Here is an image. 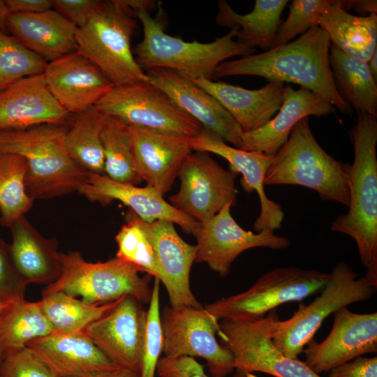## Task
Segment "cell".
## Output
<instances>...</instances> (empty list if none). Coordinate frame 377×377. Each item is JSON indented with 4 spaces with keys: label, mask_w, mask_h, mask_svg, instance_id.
Masks as SVG:
<instances>
[{
    "label": "cell",
    "mask_w": 377,
    "mask_h": 377,
    "mask_svg": "<svg viewBox=\"0 0 377 377\" xmlns=\"http://www.w3.org/2000/svg\"><path fill=\"white\" fill-rule=\"evenodd\" d=\"M331 45L327 33L319 26H314L292 42L260 54L221 63L212 79L253 75L269 82L295 83L347 113L350 107L339 94L332 76Z\"/></svg>",
    "instance_id": "6da1fadb"
},
{
    "label": "cell",
    "mask_w": 377,
    "mask_h": 377,
    "mask_svg": "<svg viewBox=\"0 0 377 377\" xmlns=\"http://www.w3.org/2000/svg\"><path fill=\"white\" fill-rule=\"evenodd\" d=\"M155 17L140 11L135 14L143 29V38L135 48V58L145 71L154 68L172 70L190 79L212 80L217 66L234 57H244L255 51L237 40L238 27L209 43L185 41L165 32L167 16L158 1Z\"/></svg>",
    "instance_id": "7a4b0ae2"
},
{
    "label": "cell",
    "mask_w": 377,
    "mask_h": 377,
    "mask_svg": "<svg viewBox=\"0 0 377 377\" xmlns=\"http://www.w3.org/2000/svg\"><path fill=\"white\" fill-rule=\"evenodd\" d=\"M66 126L40 124L0 129V153L17 154L27 165L26 188L34 200H46L79 191L88 173L70 156Z\"/></svg>",
    "instance_id": "3957f363"
},
{
    "label": "cell",
    "mask_w": 377,
    "mask_h": 377,
    "mask_svg": "<svg viewBox=\"0 0 377 377\" xmlns=\"http://www.w3.org/2000/svg\"><path fill=\"white\" fill-rule=\"evenodd\" d=\"M354 161L350 171L348 212L339 215L331 230L353 238L362 264L377 265V119L359 112L350 130Z\"/></svg>",
    "instance_id": "277c9868"
},
{
    "label": "cell",
    "mask_w": 377,
    "mask_h": 377,
    "mask_svg": "<svg viewBox=\"0 0 377 377\" xmlns=\"http://www.w3.org/2000/svg\"><path fill=\"white\" fill-rule=\"evenodd\" d=\"M350 165L336 160L316 141L309 117L293 128L274 155L265 185L290 184L314 190L323 200L350 204Z\"/></svg>",
    "instance_id": "5b68a950"
},
{
    "label": "cell",
    "mask_w": 377,
    "mask_h": 377,
    "mask_svg": "<svg viewBox=\"0 0 377 377\" xmlns=\"http://www.w3.org/2000/svg\"><path fill=\"white\" fill-rule=\"evenodd\" d=\"M137 28L135 15L121 0H101L87 23L77 30V50L115 87L148 81L131 49Z\"/></svg>",
    "instance_id": "8992f818"
},
{
    "label": "cell",
    "mask_w": 377,
    "mask_h": 377,
    "mask_svg": "<svg viewBox=\"0 0 377 377\" xmlns=\"http://www.w3.org/2000/svg\"><path fill=\"white\" fill-rule=\"evenodd\" d=\"M61 272L41 294L61 292L90 304H106L131 295L149 304L152 288L147 277H141L133 265L119 258L105 262L84 260L77 251L60 253Z\"/></svg>",
    "instance_id": "52a82bcc"
},
{
    "label": "cell",
    "mask_w": 377,
    "mask_h": 377,
    "mask_svg": "<svg viewBox=\"0 0 377 377\" xmlns=\"http://www.w3.org/2000/svg\"><path fill=\"white\" fill-rule=\"evenodd\" d=\"M357 276L347 263L338 262L319 296L308 305L301 303L290 318L276 322L272 334L275 346L287 357L297 358L327 316L352 303L371 298L377 283Z\"/></svg>",
    "instance_id": "ba28073f"
},
{
    "label": "cell",
    "mask_w": 377,
    "mask_h": 377,
    "mask_svg": "<svg viewBox=\"0 0 377 377\" xmlns=\"http://www.w3.org/2000/svg\"><path fill=\"white\" fill-rule=\"evenodd\" d=\"M330 273L294 266L278 267L261 276L248 290L207 304L217 319L256 320L279 305L299 302L325 286Z\"/></svg>",
    "instance_id": "9c48e42d"
},
{
    "label": "cell",
    "mask_w": 377,
    "mask_h": 377,
    "mask_svg": "<svg viewBox=\"0 0 377 377\" xmlns=\"http://www.w3.org/2000/svg\"><path fill=\"white\" fill-rule=\"evenodd\" d=\"M279 320L276 309L256 320L222 319L217 335L234 359L233 377L261 372L275 377H321L302 361L287 357L274 344L272 334Z\"/></svg>",
    "instance_id": "30bf717a"
},
{
    "label": "cell",
    "mask_w": 377,
    "mask_h": 377,
    "mask_svg": "<svg viewBox=\"0 0 377 377\" xmlns=\"http://www.w3.org/2000/svg\"><path fill=\"white\" fill-rule=\"evenodd\" d=\"M130 126L191 138L202 126L148 81L114 86L95 105Z\"/></svg>",
    "instance_id": "8fae6325"
},
{
    "label": "cell",
    "mask_w": 377,
    "mask_h": 377,
    "mask_svg": "<svg viewBox=\"0 0 377 377\" xmlns=\"http://www.w3.org/2000/svg\"><path fill=\"white\" fill-rule=\"evenodd\" d=\"M161 319L164 357H202L206 360L212 377H226L234 371L232 353L216 338L219 319L205 308L165 306Z\"/></svg>",
    "instance_id": "7c38bea8"
},
{
    "label": "cell",
    "mask_w": 377,
    "mask_h": 377,
    "mask_svg": "<svg viewBox=\"0 0 377 377\" xmlns=\"http://www.w3.org/2000/svg\"><path fill=\"white\" fill-rule=\"evenodd\" d=\"M237 175L223 168L209 153L191 151L179 169L180 188L169 198L171 205L198 222L207 221L226 204H235Z\"/></svg>",
    "instance_id": "4fadbf2b"
},
{
    "label": "cell",
    "mask_w": 377,
    "mask_h": 377,
    "mask_svg": "<svg viewBox=\"0 0 377 377\" xmlns=\"http://www.w3.org/2000/svg\"><path fill=\"white\" fill-rule=\"evenodd\" d=\"M226 204L210 219L199 222L193 235L197 240L196 263H206L209 268L224 277L230 273L232 263L243 251L255 247L285 249L290 242L286 237L263 230L253 233L243 229L232 218Z\"/></svg>",
    "instance_id": "5bb4252c"
},
{
    "label": "cell",
    "mask_w": 377,
    "mask_h": 377,
    "mask_svg": "<svg viewBox=\"0 0 377 377\" xmlns=\"http://www.w3.org/2000/svg\"><path fill=\"white\" fill-rule=\"evenodd\" d=\"M146 317L142 303L124 295L84 332L115 365L140 376Z\"/></svg>",
    "instance_id": "9a60e30c"
},
{
    "label": "cell",
    "mask_w": 377,
    "mask_h": 377,
    "mask_svg": "<svg viewBox=\"0 0 377 377\" xmlns=\"http://www.w3.org/2000/svg\"><path fill=\"white\" fill-rule=\"evenodd\" d=\"M304 348V362L320 375L334 367L377 351V313H357L342 307L334 313L328 336L320 343L311 339Z\"/></svg>",
    "instance_id": "2e32d148"
},
{
    "label": "cell",
    "mask_w": 377,
    "mask_h": 377,
    "mask_svg": "<svg viewBox=\"0 0 377 377\" xmlns=\"http://www.w3.org/2000/svg\"><path fill=\"white\" fill-rule=\"evenodd\" d=\"M126 216L134 220L150 241L156 256L159 281L168 294L170 306L202 308L191 290L190 271L197 246L186 242L177 232L174 223L157 220L147 223L128 209Z\"/></svg>",
    "instance_id": "e0dca14e"
},
{
    "label": "cell",
    "mask_w": 377,
    "mask_h": 377,
    "mask_svg": "<svg viewBox=\"0 0 377 377\" xmlns=\"http://www.w3.org/2000/svg\"><path fill=\"white\" fill-rule=\"evenodd\" d=\"M148 82L165 94L202 128L224 142L241 149L243 131L228 112L191 80L172 70L154 68L145 72Z\"/></svg>",
    "instance_id": "ac0fdd59"
},
{
    "label": "cell",
    "mask_w": 377,
    "mask_h": 377,
    "mask_svg": "<svg viewBox=\"0 0 377 377\" xmlns=\"http://www.w3.org/2000/svg\"><path fill=\"white\" fill-rule=\"evenodd\" d=\"M192 150L217 154L229 163V168L242 175L240 184L247 193L256 191L260 202V212L253 224L257 232H274L281 226L284 218L280 205L269 199L264 189L266 172L274 156L258 151H245L226 144L215 133L202 128L190 139Z\"/></svg>",
    "instance_id": "d6986e66"
},
{
    "label": "cell",
    "mask_w": 377,
    "mask_h": 377,
    "mask_svg": "<svg viewBox=\"0 0 377 377\" xmlns=\"http://www.w3.org/2000/svg\"><path fill=\"white\" fill-rule=\"evenodd\" d=\"M43 74L50 93L70 114L95 106L114 87L102 71L77 50L48 62Z\"/></svg>",
    "instance_id": "ffe728a7"
},
{
    "label": "cell",
    "mask_w": 377,
    "mask_h": 377,
    "mask_svg": "<svg viewBox=\"0 0 377 377\" xmlns=\"http://www.w3.org/2000/svg\"><path fill=\"white\" fill-rule=\"evenodd\" d=\"M78 193L89 201L103 205L119 200L145 222L168 221L179 226L186 233L193 235L199 224L166 202L156 189L147 185L138 187L114 181L105 175L89 172Z\"/></svg>",
    "instance_id": "44dd1931"
},
{
    "label": "cell",
    "mask_w": 377,
    "mask_h": 377,
    "mask_svg": "<svg viewBox=\"0 0 377 377\" xmlns=\"http://www.w3.org/2000/svg\"><path fill=\"white\" fill-rule=\"evenodd\" d=\"M69 116L49 91L43 73L21 79L0 91V129L66 126Z\"/></svg>",
    "instance_id": "7402d4cb"
},
{
    "label": "cell",
    "mask_w": 377,
    "mask_h": 377,
    "mask_svg": "<svg viewBox=\"0 0 377 377\" xmlns=\"http://www.w3.org/2000/svg\"><path fill=\"white\" fill-rule=\"evenodd\" d=\"M138 173L163 196L175 182L186 156L193 151L189 138L130 126Z\"/></svg>",
    "instance_id": "603a6c76"
},
{
    "label": "cell",
    "mask_w": 377,
    "mask_h": 377,
    "mask_svg": "<svg viewBox=\"0 0 377 377\" xmlns=\"http://www.w3.org/2000/svg\"><path fill=\"white\" fill-rule=\"evenodd\" d=\"M27 346L57 377H83L119 368L84 331L75 333L54 332L30 341Z\"/></svg>",
    "instance_id": "cb8c5ba5"
},
{
    "label": "cell",
    "mask_w": 377,
    "mask_h": 377,
    "mask_svg": "<svg viewBox=\"0 0 377 377\" xmlns=\"http://www.w3.org/2000/svg\"><path fill=\"white\" fill-rule=\"evenodd\" d=\"M278 114L262 127L243 132L241 149L274 156L286 143L295 126L309 116H325L336 108L311 91L300 87H284Z\"/></svg>",
    "instance_id": "d4e9b609"
},
{
    "label": "cell",
    "mask_w": 377,
    "mask_h": 377,
    "mask_svg": "<svg viewBox=\"0 0 377 377\" xmlns=\"http://www.w3.org/2000/svg\"><path fill=\"white\" fill-rule=\"evenodd\" d=\"M6 27L12 36L47 63L77 49V28L54 8L9 13Z\"/></svg>",
    "instance_id": "484cf974"
},
{
    "label": "cell",
    "mask_w": 377,
    "mask_h": 377,
    "mask_svg": "<svg viewBox=\"0 0 377 377\" xmlns=\"http://www.w3.org/2000/svg\"><path fill=\"white\" fill-rule=\"evenodd\" d=\"M192 81L214 97L243 132L258 129L272 119L281 105L285 87L283 83L269 82L262 88L251 90L203 77Z\"/></svg>",
    "instance_id": "4316f807"
},
{
    "label": "cell",
    "mask_w": 377,
    "mask_h": 377,
    "mask_svg": "<svg viewBox=\"0 0 377 377\" xmlns=\"http://www.w3.org/2000/svg\"><path fill=\"white\" fill-rule=\"evenodd\" d=\"M12 240L10 257L17 272L27 284L54 282L61 264L58 241L43 237L24 217L10 228Z\"/></svg>",
    "instance_id": "83f0119b"
},
{
    "label": "cell",
    "mask_w": 377,
    "mask_h": 377,
    "mask_svg": "<svg viewBox=\"0 0 377 377\" xmlns=\"http://www.w3.org/2000/svg\"><path fill=\"white\" fill-rule=\"evenodd\" d=\"M342 4V0H334L322 14L318 26L343 53L368 62L377 50V14L354 15L344 10Z\"/></svg>",
    "instance_id": "f1b7e54d"
},
{
    "label": "cell",
    "mask_w": 377,
    "mask_h": 377,
    "mask_svg": "<svg viewBox=\"0 0 377 377\" xmlns=\"http://www.w3.org/2000/svg\"><path fill=\"white\" fill-rule=\"evenodd\" d=\"M288 0H256L253 9L246 14L235 12L225 0L218 2L216 23L230 29L237 27L236 38L242 44L267 51L272 48L280 25L281 13Z\"/></svg>",
    "instance_id": "f546056e"
},
{
    "label": "cell",
    "mask_w": 377,
    "mask_h": 377,
    "mask_svg": "<svg viewBox=\"0 0 377 377\" xmlns=\"http://www.w3.org/2000/svg\"><path fill=\"white\" fill-rule=\"evenodd\" d=\"M330 64L341 97L359 112L377 117V81L368 63L350 57L332 45Z\"/></svg>",
    "instance_id": "4dcf8cb0"
},
{
    "label": "cell",
    "mask_w": 377,
    "mask_h": 377,
    "mask_svg": "<svg viewBox=\"0 0 377 377\" xmlns=\"http://www.w3.org/2000/svg\"><path fill=\"white\" fill-rule=\"evenodd\" d=\"M107 115L94 106L76 114L66 126L65 145L71 158L89 172L104 174L101 131Z\"/></svg>",
    "instance_id": "1f68e13d"
},
{
    "label": "cell",
    "mask_w": 377,
    "mask_h": 377,
    "mask_svg": "<svg viewBox=\"0 0 377 377\" xmlns=\"http://www.w3.org/2000/svg\"><path fill=\"white\" fill-rule=\"evenodd\" d=\"M53 332L40 300H14L0 319V346L5 352L25 347Z\"/></svg>",
    "instance_id": "d6a6232c"
},
{
    "label": "cell",
    "mask_w": 377,
    "mask_h": 377,
    "mask_svg": "<svg viewBox=\"0 0 377 377\" xmlns=\"http://www.w3.org/2000/svg\"><path fill=\"white\" fill-rule=\"evenodd\" d=\"M120 299L101 305L90 304L77 297L56 292L42 295L40 301L54 332L75 333L84 331L88 325L109 312Z\"/></svg>",
    "instance_id": "836d02e7"
},
{
    "label": "cell",
    "mask_w": 377,
    "mask_h": 377,
    "mask_svg": "<svg viewBox=\"0 0 377 377\" xmlns=\"http://www.w3.org/2000/svg\"><path fill=\"white\" fill-rule=\"evenodd\" d=\"M104 174L111 179L136 186L142 181L135 163L129 126L108 116L101 131Z\"/></svg>",
    "instance_id": "e575fe53"
},
{
    "label": "cell",
    "mask_w": 377,
    "mask_h": 377,
    "mask_svg": "<svg viewBox=\"0 0 377 377\" xmlns=\"http://www.w3.org/2000/svg\"><path fill=\"white\" fill-rule=\"evenodd\" d=\"M27 165L17 154L0 153V223L10 228L31 208L26 188Z\"/></svg>",
    "instance_id": "d590c367"
},
{
    "label": "cell",
    "mask_w": 377,
    "mask_h": 377,
    "mask_svg": "<svg viewBox=\"0 0 377 377\" xmlns=\"http://www.w3.org/2000/svg\"><path fill=\"white\" fill-rule=\"evenodd\" d=\"M47 62L0 30V91L27 77L41 74Z\"/></svg>",
    "instance_id": "8d00e7d4"
},
{
    "label": "cell",
    "mask_w": 377,
    "mask_h": 377,
    "mask_svg": "<svg viewBox=\"0 0 377 377\" xmlns=\"http://www.w3.org/2000/svg\"><path fill=\"white\" fill-rule=\"evenodd\" d=\"M126 221L115 236L118 247L116 257L159 279L154 250L147 236L138 224L126 215Z\"/></svg>",
    "instance_id": "74e56055"
},
{
    "label": "cell",
    "mask_w": 377,
    "mask_h": 377,
    "mask_svg": "<svg viewBox=\"0 0 377 377\" xmlns=\"http://www.w3.org/2000/svg\"><path fill=\"white\" fill-rule=\"evenodd\" d=\"M159 279L154 278L146 324L140 377H155L156 367L163 350V332L159 305Z\"/></svg>",
    "instance_id": "f35d334b"
},
{
    "label": "cell",
    "mask_w": 377,
    "mask_h": 377,
    "mask_svg": "<svg viewBox=\"0 0 377 377\" xmlns=\"http://www.w3.org/2000/svg\"><path fill=\"white\" fill-rule=\"evenodd\" d=\"M334 0H294L287 19L280 24L272 48L289 43L298 34H302L318 22L324 11Z\"/></svg>",
    "instance_id": "ab89813d"
},
{
    "label": "cell",
    "mask_w": 377,
    "mask_h": 377,
    "mask_svg": "<svg viewBox=\"0 0 377 377\" xmlns=\"http://www.w3.org/2000/svg\"><path fill=\"white\" fill-rule=\"evenodd\" d=\"M0 377H57L27 346L6 351Z\"/></svg>",
    "instance_id": "60d3db41"
},
{
    "label": "cell",
    "mask_w": 377,
    "mask_h": 377,
    "mask_svg": "<svg viewBox=\"0 0 377 377\" xmlns=\"http://www.w3.org/2000/svg\"><path fill=\"white\" fill-rule=\"evenodd\" d=\"M27 286L14 267L9 244L0 239V298L6 301L24 298Z\"/></svg>",
    "instance_id": "b9f144b4"
},
{
    "label": "cell",
    "mask_w": 377,
    "mask_h": 377,
    "mask_svg": "<svg viewBox=\"0 0 377 377\" xmlns=\"http://www.w3.org/2000/svg\"><path fill=\"white\" fill-rule=\"evenodd\" d=\"M156 373L163 377H208L203 366L189 356L161 357Z\"/></svg>",
    "instance_id": "7bdbcfd3"
},
{
    "label": "cell",
    "mask_w": 377,
    "mask_h": 377,
    "mask_svg": "<svg viewBox=\"0 0 377 377\" xmlns=\"http://www.w3.org/2000/svg\"><path fill=\"white\" fill-rule=\"evenodd\" d=\"M101 0H52L53 8L61 13L77 29L85 25Z\"/></svg>",
    "instance_id": "ee69618b"
},
{
    "label": "cell",
    "mask_w": 377,
    "mask_h": 377,
    "mask_svg": "<svg viewBox=\"0 0 377 377\" xmlns=\"http://www.w3.org/2000/svg\"><path fill=\"white\" fill-rule=\"evenodd\" d=\"M329 371L327 377H377V357L358 356Z\"/></svg>",
    "instance_id": "f6af8a7d"
},
{
    "label": "cell",
    "mask_w": 377,
    "mask_h": 377,
    "mask_svg": "<svg viewBox=\"0 0 377 377\" xmlns=\"http://www.w3.org/2000/svg\"><path fill=\"white\" fill-rule=\"evenodd\" d=\"M9 13H32L53 8L52 0H6Z\"/></svg>",
    "instance_id": "bcb514c9"
},
{
    "label": "cell",
    "mask_w": 377,
    "mask_h": 377,
    "mask_svg": "<svg viewBox=\"0 0 377 377\" xmlns=\"http://www.w3.org/2000/svg\"><path fill=\"white\" fill-rule=\"evenodd\" d=\"M121 1L134 15L140 11H145L151 14L158 8V1L155 0H121Z\"/></svg>",
    "instance_id": "7dc6e473"
},
{
    "label": "cell",
    "mask_w": 377,
    "mask_h": 377,
    "mask_svg": "<svg viewBox=\"0 0 377 377\" xmlns=\"http://www.w3.org/2000/svg\"><path fill=\"white\" fill-rule=\"evenodd\" d=\"M348 9L354 8L360 13L377 14V1L376 0H350L348 1Z\"/></svg>",
    "instance_id": "c3c4849f"
},
{
    "label": "cell",
    "mask_w": 377,
    "mask_h": 377,
    "mask_svg": "<svg viewBox=\"0 0 377 377\" xmlns=\"http://www.w3.org/2000/svg\"><path fill=\"white\" fill-rule=\"evenodd\" d=\"M83 377H140L139 375L124 369L117 368L113 370L103 371L89 374Z\"/></svg>",
    "instance_id": "681fc988"
},
{
    "label": "cell",
    "mask_w": 377,
    "mask_h": 377,
    "mask_svg": "<svg viewBox=\"0 0 377 377\" xmlns=\"http://www.w3.org/2000/svg\"><path fill=\"white\" fill-rule=\"evenodd\" d=\"M8 14L5 1L0 0V30L6 27V20Z\"/></svg>",
    "instance_id": "f907efd6"
},
{
    "label": "cell",
    "mask_w": 377,
    "mask_h": 377,
    "mask_svg": "<svg viewBox=\"0 0 377 377\" xmlns=\"http://www.w3.org/2000/svg\"><path fill=\"white\" fill-rule=\"evenodd\" d=\"M367 63L371 73L377 81V50H375Z\"/></svg>",
    "instance_id": "816d5d0a"
},
{
    "label": "cell",
    "mask_w": 377,
    "mask_h": 377,
    "mask_svg": "<svg viewBox=\"0 0 377 377\" xmlns=\"http://www.w3.org/2000/svg\"><path fill=\"white\" fill-rule=\"evenodd\" d=\"M13 301H6L0 298V319L3 316Z\"/></svg>",
    "instance_id": "f5cc1de1"
},
{
    "label": "cell",
    "mask_w": 377,
    "mask_h": 377,
    "mask_svg": "<svg viewBox=\"0 0 377 377\" xmlns=\"http://www.w3.org/2000/svg\"><path fill=\"white\" fill-rule=\"evenodd\" d=\"M4 353H5V351L3 350V349L0 346V365H1V363L2 362Z\"/></svg>",
    "instance_id": "db71d44e"
},
{
    "label": "cell",
    "mask_w": 377,
    "mask_h": 377,
    "mask_svg": "<svg viewBox=\"0 0 377 377\" xmlns=\"http://www.w3.org/2000/svg\"><path fill=\"white\" fill-rule=\"evenodd\" d=\"M158 377H163V376H158Z\"/></svg>",
    "instance_id": "11a10c76"
}]
</instances>
